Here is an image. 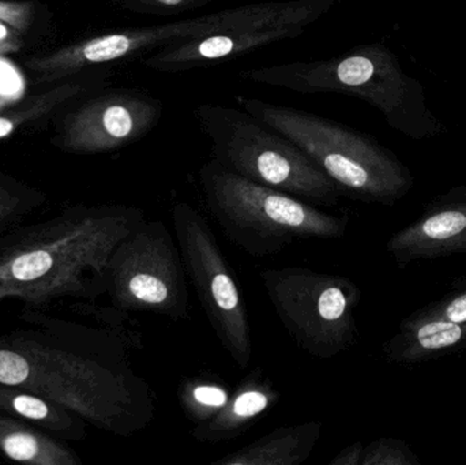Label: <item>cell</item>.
<instances>
[{"mask_svg": "<svg viewBox=\"0 0 466 465\" xmlns=\"http://www.w3.org/2000/svg\"><path fill=\"white\" fill-rule=\"evenodd\" d=\"M0 456L27 465H82L67 444L30 423L0 412Z\"/></svg>", "mask_w": 466, "mask_h": 465, "instance_id": "obj_18", "label": "cell"}, {"mask_svg": "<svg viewBox=\"0 0 466 465\" xmlns=\"http://www.w3.org/2000/svg\"><path fill=\"white\" fill-rule=\"evenodd\" d=\"M84 90L85 86L82 84L65 85V86L57 87V89L41 96L38 100L33 101L30 108L25 109V111L14 112L11 116H0V139L10 136L21 123L26 122L32 117L41 116L43 112L54 108L57 103H62L66 98L74 97Z\"/></svg>", "mask_w": 466, "mask_h": 465, "instance_id": "obj_22", "label": "cell"}, {"mask_svg": "<svg viewBox=\"0 0 466 465\" xmlns=\"http://www.w3.org/2000/svg\"><path fill=\"white\" fill-rule=\"evenodd\" d=\"M361 465H420V460L404 441L380 439L364 447Z\"/></svg>", "mask_w": 466, "mask_h": 465, "instance_id": "obj_23", "label": "cell"}, {"mask_svg": "<svg viewBox=\"0 0 466 465\" xmlns=\"http://www.w3.org/2000/svg\"><path fill=\"white\" fill-rule=\"evenodd\" d=\"M46 202L44 191L0 174V232L25 223Z\"/></svg>", "mask_w": 466, "mask_h": 465, "instance_id": "obj_20", "label": "cell"}, {"mask_svg": "<svg viewBox=\"0 0 466 465\" xmlns=\"http://www.w3.org/2000/svg\"><path fill=\"white\" fill-rule=\"evenodd\" d=\"M208 210L224 234L254 258L281 253L298 239H341L348 216H334L304 199L238 177L218 161L198 171Z\"/></svg>", "mask_w": 466, "mask_h": 465, "instance_id": "obj_4", "label": "cell"}, {"mask_svg": "<svg viewBox=\"0 0 466 465\" xmlns=\"http://www.w3.org/2000/svg\"><path fill=\"white\" fill-rule=\"evenodd\" d=\"M0 412L30 423L63 441L79 442L86 439L87 423L78 415L24 388L0 384Z\"/></svg>", "mask_w": 466, "mask_h": 465, "instance_id": "obj_17", "label": "cell"}, {"mask_svg": "<svg viewBox=\"0 0 466 465\" xmlns=\"http://www.w3.org/2000/svg\"><path fill=\"white\" fill-rule=\"evenodd\" d=\"M259 278L282 327L301 351L331 359L356 343L361 291L355 281L301 267L271 268Z\"/></svg>", "mask_w": 466, "mask_h": 465, "instance_id": "obj_6", "label": "cell"}, {"mask_svg": "<svg viewBox=\"0 0 466 465\" xmlns=\"http://www.w3.org/2000/svg\"><path fill=\"white\" fill-rule=\"evenodd\" d=\"M106 295L120 313H150L174 321L190 317L187 273L163 221L145 218L117 245Z\"/></svg>", "mask_w": 466, "mask_h": 465, "instance_id": "obj_7", "label": "cell"}, {"mask_svg": "<svg viewBox=\"0 0 466 465\" xmlns=\"http://www.w3.org/2000/svg\"><path fill=\"white\" fill-rule=\"evenodd\" d=\"M134 13L147 15H175L205 7L218 0H122Z\"/></svg>", "mask_w": 466, "mask_h": 465, "instance_id": "obj_24", "label": "cell"}, {"mask_svg": "<svg viewBox=\"0 0 466 465\" xmlns=\"http://www.w3.org/2000/svg\"><path fill=\"white\" fill-rule=\"evenodd\" d=\"M172 224L186 273L208 322L236 366L244 370L252 358L248 314L216 235L205 216L187 202L172 207Z\"/></svg>", "mask_w": 466, "mask_h": 465, "instance_id": "obj_8", "label": "cell"}, {"mask_svg": "<svg viewBox=\"0 0 466 465\" xmlns=\"http://www.w3.org/2000/svg\"><path fill=\"white\" fill-rule=\"evenodd\" d=\"M407 318L412 321L445 319L451 322H466V273L449 286L441 299L413 311Z\"/></svg>", "mask_w": 466, "mask_h": 465, "instance_id": "obj_21", "label": "cell"}, {"mask_svg": "<svg viewBox=\"0 0 466 465\" xmlns=\"http://www.w3.org/2000/svg\"><path fill=\"white\" fill-rule=\"evenodd\" d=\"M271 5L273 2L254 3L182 21L104 33L66 46L60 52V62L66 70L78 73L84 68L98 67L117 60L144 59L166 46L238 26L259 15Z\"/></svg>", "mask_w": 466, "mask_h": 465, "instance_id": "obj_11", "label": "cell"}, {"mask_svg": "<svg viewBox=\"0 0 466 465\" xmlns=\"http://www.w3.org/2000/svg\"><path fill=\"white\" fill-rule=\"evenodd\" d=\"M16 48H19V45L15 38L11 35L5 24L0 22V54H5V52L14 51Z\"/></svg>", "mask_w": 466, "mask_h": 465, "instance_id": "obj_27", "label": "cell"}, {"mask_svg": "<svg viewBox=\"0 0 466 465\" xmlns=\"http://www.w3.org/2000/svg\"><path fill=\"white\" fill-rule=\"evenodd\" d=\"M318 420L276 429L247 447L213 461L215 465H300L309 460L320 437Z\"/></svg>", "mask_w": 466, "mask_h": 465, "instance_id": "obj_16", "label": "cell"}, {"mask_svg": "<svg viewBox=\"0 0 466 465\" xmlns=\"http://www.w3.org/2000/svg\"><path fill=\"white\" fill-rule=\"evenodd\" d=\"M194 117L221 167L304 201L337 205L339 186L292 141L241 108L198 104Z\"/></svg>", "mask_w": 466, "mask_h": 465, "instance_id": "obj_5", "label": "cell"}, {"mask_svg": "<svg viewBox=\"0 0 466 465\" xmlns=\"http://www.w3.org/2000/svg\"><path fill=\"white\" fill-rule=\"evenodd\" d=\"M27 21H29L27 5L0 2V22L21 30L26 26Z\"/></svg>", "mask_w": 466, "mask_h": 465, "instance_id": "obj_25", "label": "cell"}, {"mask_svg": "<svg viewBox=\"0 0 466 465\" xmlns=\"http://www.w3.org/2000/svg\"><path fill=\"white\" fill-rule=\"evenodd\" d=\"M244 81L281 87L301 95L339 93L372 104L397 122L401 78L393 55L383 46L367 45L330 59L301 60L238 73Z\"/></svg>", "mask_w": 466, "mask_h": 465, "instance_id": "obj_9", "label": "cell"}, {"mask_svg": "<svg viewBox=\"0 0 466 465\" xmlns=\"http://www.w3.org/2000/svg\"><path fill=\"white\" fill-rule=\"evenodd\" d=\"M228 388L213 377H191L179 388V404L186 417L201 425L215 418L228 403Z\"/></svg>", "mask_w": 466, "mask_h": 465, "instance_id": "obj_19", "label": "cell"}, {"mask_svg": "<svg viewBox=\"0 0 466 465\" xmlns=\"http://www.w3.org/2000/svg\"><path fill=\"white\" fill-rule=\"evenodd\" d=\"M364 445L361 442H355L350 447L342 450L333 460L330 465H361L363 460Z\"/></svg>", "mask_w": 466, "mask_h": 465, "instance_id": "obj_26", "label": "cell"}, {"mask_svg": "<svg viewBox=\"0 0 466 465\" xmlns=\"http://www.w3.org/2000/svg\"><path fill=\"white\" fill-rule=\"evenodd\" d=\"M279 401V392L262 370L252 371L233 390L228 403L208 422L196 425L191 436L202 444H220L243 436Z\"/></svg>", "mask_w": 466, "mask_h": 465, "instance_id": "obj_14", "label": "cell"}, {"mask_svg": "<svg viewBox=\"0 0 466 465\" xmlns=\"http://www.w3.org/2000/svg\"><path fill=\"white\" fill-rule=\"evenodd\" d=\"M466 349V322L404 318L382 347L383 358L394 365H419Z\"/></svg>", "mask_w": 466, "mask_h": 465, "instance_id": "obj_15", "label": "cell"}, {"mask_svg": "<svg viewBox=\"0 0 466 465\" xmlns=\"http://www.w3.org/2000/svg\"><path fill=\"white\" fill-rule=\"evenodd\" d=\"M19 319L27 327L0 333V384L56 401L114 436H134L152 423V388L134 370L116 330L52 314Z\"/></svg>", "mask_w": 466, "mask_h": 465, "instance_id": "obj_1", "label": "cell"}, {"mask_svg": "<svg viewBox=\"0 0 466 465\" xmlns=\"http://www.w3.org/2000/svg\"><path fill=\"white\" fill-rule=\"evenodd\" d=\"M236 103L300 147L348 198L391 207L412 188V175L407 167L359 131L336 120L260 98L236 96Z\"/></svg>", "mask_w": 466, "mask_h": 465, "instance_id": "obj_3", "label": "cell"}, {"mask_svg": "<svg viewBox=\"0 0 466 465\" xmlns=\"http://www.w3.org/2000/svg\"><path fill=\"white\" fill-rule=\"evenodd\" d=\"M158 98L142 90L122 89L92 98L66 119L57 145L82 155H98L136 144L163 117Z\"/></svg>", "mask_w": 466, "mask_h": 465, "instance_id": "obj_12", "label": "cell"}, {"mask_svg": "<svg viewBox=\"0 0 466 465\" xmlns=\"http://www.w3.org/2000/svg\"><path fill=\"white\" fill-rule=\"evenodd\" d=\"M339 2L342 0L273 2L270 8L238 26L166 46L145 56L142 63L150 70L169 74L209 67L277 41L299 37Z\"/></svg>", "mask_w": 466, "mask_h": 465, "instance_id": "obj_10", "label": "cell"}, {"mask_svg": "<svg viewBox=\"0 0 466 465\" xmlns=\"http://www.w3.org/2000/svg\"><path fill=\"white\" fill-rule=\"evenodd\" d=\"M386 251L400 269L466 253V186L431 199L412 223L389 238Z\"/></svg>", "mask_w": 466, "mask_h": 465, "instance_id": "obj_13", "label": "cell"}, {"mask_svg": "<svg viewBox=\"0 0 466 465\" xmlns=\"http://www.w3.org/2000/svg\"><path fill=\"white\" fill-rule=\"evenodd\" d=\"M144 220L127 205H76L0 232V313L14 306L18 317L51 314L106 295L112 256Z\"/></svg>", "mask_w": 466, "mask_h": 465, "instance_id": "obj_2", "label": "cell"}]
</instances>
